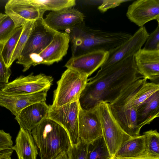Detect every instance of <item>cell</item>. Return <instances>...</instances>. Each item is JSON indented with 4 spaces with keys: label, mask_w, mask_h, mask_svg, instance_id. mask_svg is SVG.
I'll use <instances>...</instances> for the list:
<instances>
[{
    "label": "cell",
    "mask_w": 159,
    "mask_h": 159,
    "mask_svg": "<svg viewBox=\"0 0 159 159\" xmlns=\"http://www.w3.org/2000/svg\"><path fill=\"white\" fill-rule=\"evenodd\" d=\"M142 78L135 64L134 56L103 70L88 79L79 102L84 110L95 107L101 102L111 103L130 85Z\"/></svg>",
    "instance_id": "cell-1"
},
{
    "label": "cell",
    "mask_w": 159,
    "mask_h": 159,
    "mask_svg": "<svg viewBox=\"0 0 159 159\" xmlns=\"http://www.w3.org/2000/svg\"><path fill=\"white\" fill-rule=\"evenodd\" d=\"M126 16L140 27L153 20L159 22V0L135 1L129 6Z\"/></svg>",
    "instance_id": "cell-15"
},
{
    "label": "cell",
    "mask_w": 159,
    "mask_h": 159,
    "mask_svg": "<svg viewBox=\"0 0 159 159\" xmlns=\"http://www.w3.org/2000/svg\"><path fill=\"white\" fill-rule=\"evenodd\" d=\"M13 142L10 134L0 129V149L11 148Z\"/></svg>",
    "instance_id": "cell-33"
},
{
    "label": "cell",
    "mask_w": 159,
    "mask_h": 159,
    "mask_svg": "<svg viewBox=\"0 0 159 159\" xmlns=\"http://www.w3.org/2000/svg\"><path fill=\"white\" fill-rule=\"evenodd\" d=\"M95 107L100 120L102 136L112 159L122 144L131 137L123 130L115 118L108 103L101 102Z\"/></svg>",
    "instance_id": "cell-4"
},
{
    "label": "cell",
    "mask_w": 159,
    "mask_h": 159,
    "mask_svg": "<svg viewBox=\"0 0 159 159\" xmlns=\"http://www.w3.org/2000/svg\"><path fill=\"white\" fill-rule=\"evenodd\" d=\"M83 14L72 8L52 11L43 18V24L49 29L58 31L70 29L84 21Z\"/></svg>",
    "instance_id": "cell-16"
},
{
    "label": "cell",
    "mask_w": 159,
    "mask_h": 159,
    "mask_svg": "<svg viewBox=\"0 0 159 159\" xmlns=\"http://www.w3.org/2000/svg\"><path fill=\"white\" fill-rule=\"evenodd\" d=\"M11 156H4L0 158V159H8Z\"/></svg>",
    "instance_id": "cell-38"
},
{
    "label": "cell",
    "mask_w": 159,
    "mask_h": 159,
    "mask_svg": "<svg viewBox=\"0 0 159 159\" xmlns=\"http://www.w3.org/2000/svg\"><path fill=\"white\" fill-rule=\"evenodd\" d=\"M132 35L122 32H107L92 29L83 36L81 45L84 53L96 51L108 52L125 42Z\"/></svg>",
    "instance_id": "cell-7"
},
{
    "label": "cell",
    "mask_w": 159,
    "mask_h": 159,
    "mask_svg": "<svg viewBox=\"0 0 159 159\" xmlns=\"http://www.w3.org/2000/svg\"><path fill=\"white\" fill-rule=\"evenodd\" d=\"M87 145L81 140L78 144L70 145L67 151L69 159H87Z\"/></svg>",
    "instance_id": "cell-29"
},
{
    "label": "cell",
    "mask_w": 159,
    "mask_h": 159,
    "mask_svg": "<svg viewBox=\"0 0 159 159\" xmlns=\"http://www.w3.org/2000/svg\"><path fill=\"white\" fill-rule=\"evenodd\" d=\"M49 106L47 118L64 128L69 136L71 146L78 144L80 140L79 133L78 116L80 108L79 100L58 108Z\"/></svg>",
    "instance_id": "cell-9"
},
{
    "label": "cell",
    "mask_w": 159,
    "mask_h": 159,
    "mask_svg": "<svg viewBox=\"0 0 159 159\" xmlns=\"http://www.w3.org/2000/svg\"><path fill=\"white\" fill-rule=\"evenodd\" d=\"M43 18L35 21L33 29L16 62V63L22 65L24 72L30 68L32 58L50 43L57 32L45 25L42 21Z\"/></svg>",
    "instance_id": "cell-5"
},
{
    "label": "cell",
    "mask_w": 159,
    "mask_h": 159,
    "mask_svg": "<svg viewBox=\"0 0 159 159\" xmlns=\"http://www.w3.org/2000/svg\"><path fill=\"white\" fill-rule=\"evenodd\" d=\"M50 106L46 101L31 105L21 110L16 116L15 120L20 128L31 133L32 130L47 118Z\"/></svg>",
    "instance_id": "cell-18"
},
{
    "label": "cell",
    "mask_w": 159,
    "mask_h": 159,
    "mask_svg": "<svg viewBox=\"0 0 159 159\" xmlns=\"http://www.w3.org/2000/svg\"><path fill=\"white\" fill-rule=\"evenodd\" d=\"M159 116V91L142 104L137 111V121L141 129Z\"/></svg>",
    "instance_id": "cell-21"
},
{
    "label": "cell",
    "mask_w": 159,
    "mask_h": 159,
    "mask_svg": "<svg viewBox=\"0 0 159 159\" xmlns=\"http://www.w3.org/2000/svg\"><path fill=\"white\" fill-rule=\"evenodd\" d=\"M53 159H69L67 151L61 152Z\"/></svg>",
    "instance_id": "cell-36"
},
{
    "label": "cell",
    "mask_w": 159,
    "mask_h": 159,
    "mask_svg": "<svg viewBox=\"0 0 159 159\" xmlns=\"http://www.w3.org/2000/svg\"><path fill=\"white\" fill-rule=\"evenodd\" d=\"M7 16V15L6 14H2V13H0V24Z\"/></svg>",
    "instance_id": "cell-37"
},
{
    "label": "cell",
    "mask_w": 159,
    "mask_h": 159,
    "mask_svg": "<svg viewBox=\"0 0 159 159\" xmlns=\"http://www.w3.org/2000/svg\"><path fill=\"white\" fill-rule=\"evenodd\" d=\"M148 34L145 27L140 28L125 42L108 52L101 70L108 68L128 57L134 56L145 43Z\"/></svg>",
    "instance_id": "cell-10"
},
{
    "label": "cell",
    "mask_w": 159,
    "mask_h": 159,
    "mask_svg": "<svg viewBox=\"0 0 159 159\" xmlns=\"http://www.w3.org/2000/svg\"><path fill=\"white\" fill-rule=\"evenodd\" d=\"M16 152L18 159H37V147L31 133L22 128L20 129L11 147Z\"/></svg>",
    "instance_id": "cell-20"
},
{
    "label": "cell",
    "mask_w": 159,
    "mask_h": 159,
    "mask_svg": "<svg viewBox=\"0 0 159 159\" xmlns=\"http://www.w3.org/2000/svg\"><path fill=\"white\" fill-rule=\"evenodd\" d=\"M80 140L87 144L102 136L100 120L96 107L84 110L80 107L78 116Z\"/></svg>",
    "instance_id": "cell-14"
},
{
    "label": "cell",
    "mask_w": 159,
    "mask_h": 159,
    "mask_svg": "<svg viewBox=\"0 0 159 159\" xmlns=\"http://www.w3.org/2000/svg\"><path fill=\"white\" fill-rule=\"evenodd\" d=\"M69 42L67 33L57 31L50 43L32 58L30 67L39 64L50 65L61 61L67 54Z\"/></svg>",
    "instance_id": "cell-11"
},
{
    "label": "cell",
    "mask_w": 159,
    "mask_h": 159,
    "mask_svg": "<svg viewBox=\"0 0 159 159\" xmlns=\"http://www.w3.org/2000/svg\"><path fill=\"white\" fill-rule=\"evenodd\" d=\"M53 79L52 76L40 73H31L27 76H20L3 85L1 90L11 95L31 94L47 91L52 85Z\"/></svg>",
    "instance_id": "cell-8"
},
{
    "label": "cell",
    "mask_w": 159,
    "mask_h": 159,
    "mask_svg": "<svg viewBox=\"0 0 159 159\" xmlns=\"http://www.w3.org/2000/svg\"><path fill=\"white\" fill-rule=\"evenodd\" d=\"M104 139L102 136L88 144L87 159H111Z\"/></svg>",
    "instance_id": "cell-24"
},
{
    "label": "cell",
    "mask_w": 159,
    "mask_h": 159,
    "mask_svg": "<svg viewBox=\"0 0 159 159\" xmlns=\"http://www.w3.org/2000/svg\"><path fill=\"white\" fill-rule=\"evenodd\" d=\"M134 56L139 73L151 82L159 83V50L140 49Z\"/></svg>",
    "instance_id": "cell-17"
},
{
    "label": "cell",
    "mask_w": 159,
    "mask_h": 159,
    "mask_svg": "<svg viewBox=\"0 0 159 159\" xmlns=\"http://www.w3.org/2000/svg\"><path fill=\"white\" fill-rule=\"evenodd\" d=\"M23 26L17 28L13 34L4 44L2 55L4 62L8 68L11 67V58L21 34Z\"/></svg>",
    "instance_id": "cell-26"
},
{
    "label": "cell",
    "mask_w": 159,
    "mask_h": 159,
    "mask_svg": "<svg viewBox=\"0 0 159 159\" xmlns=\"http://www.w3.org/2000/svg\"><path fill=\"white\" fill-rule=\"evenodd\" d=\"M47 91L31 94L11 95L0 89V106L9 110L16 116L25 108L34 103L46 101Z\"/></svg>",
    "instance_id": "cell-19"
},
{
    "label": "cell",
    "mask_w": 159,
    "mask_h": 159,
    "mask_svg": "<svg viewBox=\"0 0 159 159\" xmlns=\"http://www.w3.org/2000/svg\"><path fill=\"white\" fill-rule=\"evenodd\" d=\"M155 30L150 34L145 42L143 49L148 51L159 50V22Z\"/></svg>",
    "instance_id": "cell-30"
},
{
    "label": "cell",
    "mask_w": 159,
    "mask_h": 159,
    "mask_svg": "<svg viewBox=\"0 0 159 159\" xmlns=\"http://www.w3.org/2000/svg\"><path fill=\"white\" fill-rule=\"evenodd\" d=\"M130 90V86H128L108 105L112 115L123 130L130 137H135L140 135L141 129L137 123V110L131 106L129 102Z\"/></svg>",
    "instance_id": "cell-6"
},
{
    "label": "cell",
    "mask_w": 159,
    "mask_h": 159,
    "mask_svg": "<svg viewBox=\"0 0 159 159\" xmlns=\"http://www.w3.org/2000/svg\"><path fill=\"white\" fill-rule=\"evenodd\" d=\"M145 137L146 151L159 156V134L156 129L150 130L143 133Z\"/></svg>",
    "instance_id": "cell-27"
},
{
    "label": "cell",
    "mask_w": 159,
    "mask_h": 159,
    "mask_svg": "<svg viewBox=\"0 0 159 159\" xmlns=\"http://www.w3.org/2000/svg\"><path fill=\"white\" fill-rule=\"evenodd\" d=\"M108 52L96 51L71 57L64 66L88 77L103 63Z\"/></svg>",
    "instance_id": "cell-13"
},
{
    "label": "cell",
    "mask_w": 159,
    "mask_h": 159,
    "mask_svg": "<svg viewBox=\"0 0 159 159\" xmlns=\"http://www.w3.org/2000/svg\"><path fill=\"white\" fill-rule=\"evenodd\" d=\"M130 1L128 0H104L102 1L101 5L98 9L102 13H104L107 10L120 5L124 2Z\"/></svg>",
    "instance_id": "cell-32"
},
{
    "label": "cell",
    "mask_w": 159,
    "mask_h": 159,
    "mask_svg": "<svg viewBox=\"0 0 159 159\" xmlns=\"http://www.w3.org/2000/svg\"><path fill=\"white\" fill-rule=\"evenodd\" d=\"M145 150L144 135L131 137L122 144L114 157H134L141 154Z\"/></svg>",
    "instance_id": "cell-22"
},
{
    "label": "cell",
    "mask_w": 159,
    "mask_h": 159,
    "mask_svg": "<svg viewBox=\"0 0 159 159\" xmlns=\"http://www.w3.org/2000/svg\"><path fill=\"white\" fill-rule=\"evenodd\" d=\"M35 21H26L23 26L21 34L11 56L10 64L11 66L14 61L20 57L34 28Z\"/></svg>",
    "instance_id": "cell-25"
},
{
    "label": "cell",
    "mask_w": 159,
    "mask_h": 159,
    "mask_svg": "<svg viewBox=\"0 0 159 159\" xmlns=\"http://www.w3.org/2000/svg\"><path fill=\"white\" fill-rule=\"evenodd\" d=\"M5 12L17 28L24 25L26 21L43 18L45 11L33 6L28 0H10L6 4Z\"/></svg>",
    "instance_id": "cell-12"
},
{
    "label": "cell",
    "mask_w": 159,
    "mask_h": 159,
    "mask_svg": "<svg viewBox=\"0 0 159 159\" xmlns=\"http://www.w3.org/2000/svg\"><path fill=\"white\" fill-rule=\"evenodd\" d=\"M31 133L39 149L40 159H53L61 152L67 151L71 145L65 129L48 118L34 128Z\"/></svg>",
    "instance_id": "cell-2"
},
{
    "label": "cell",
    "mask_w": 159,
    "mask_h": 159,
    "mask_svg": "<svg viewBox=\"0 0 159 159\" xmlns=\"http://www.w3.org/2000/svg\"><path fill=\"white\" fill-rule=\"evenodd\" d=\"M13 152L11 148L0 149V158L4 156H11Z\"/></svg>",
    "instance_id": "cell-35"
},
{
    "label": "cell",
    "mask_w": 159,
    "mask_h": 159,
    "mask_svg": "<svg viewBox=\"0 0 159 159\" xmlns=\"http://www.w3.org/2000/svg\"><path fill=\"white\" fill-rule=\"evenodd\" d=\"M111 159H159V156L154 155L146 151L138 156L134 157H115Z\"/></svg>",
    "instance_id": "cell-34"
},
{
    "label": "cell",
    "mask_w": 159,
    "mask_h": 159,
    "mask_svg": "<svg viewBox=\"0 0 159 159\" xmlns=\"http://www.w3.org/2000/svg\"><path fill=\"white\" fill-rule=\"evenodd\" d=\"M36 8L45 11H56L72 8L76 4L75 0H28Z\"/></svg>",
    "instance_id": "cell-23"
},
{
    "label": "cell",
    "mask_w": 159,
    "mask_h": 159,
    "mask_svg": "<svg viewBox=\"0 0 159 159\" xmlns=\"http://www.w3.org/2000/svg\"><path fill=\"white\" fill-rule=\"evenodd\" d=\"M4 44L0 43V84H4L8 82L11 72L10 68L6 66L2 55Z\"/></svg>",
    "instance_id": "cell-31"
},
{
    "label": "cell",
    "mask_w": 159,
    "mask_h": 159,
    "mask_svg": "<svg viewBox=\"0 0 159 159\" xmlns=\"http://www.w3.org/2000/svg\"><path fill=\"white\" fill-rule=\"evenodd\" d=\"M88 78L67 68L57 82V87L54 91L51 106L58 108L78 100L88 81Z\"/></svg>",
    "instance_id": "cell-3"
},
{
    "label": "cell",
    "mask_w": 159,
    "mask_h": 159,
    "mask_svg": "<svg viewBox=\"0 0 159 159\" xmlns=\"http://www.w3.org/2000/svg\"><path fill=\"white\" fill-rule=\"evenodd\" d=\"M16 29L12 19L7 15L0 24V43L4 44L12 35Z\"/></svg>",
    "instance_id": "cell-28"
}]
</instances>
